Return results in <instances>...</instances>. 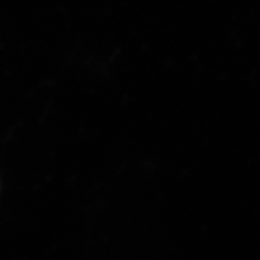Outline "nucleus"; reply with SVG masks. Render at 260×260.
I'll list each match as a JSON object with an SVG mask.
<instances>
[]
</instances>
